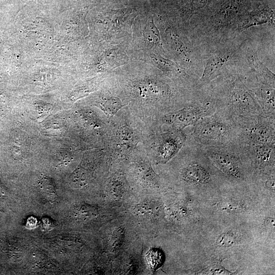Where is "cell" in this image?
Here are the masks:
<instances>
[{"label": "cell", "mask_w": 275, "mask_h": 275, "mask_svg": "<svg viewBox=\"0 0 275 275\" xmlns=\"http://www.w3.org/2000/svg\"><path fill=\"white\" fill-rule=\"evenodd\" d=\"M205 86L216 100V109L233 117L264 115L238 67L228 71Z\"/></svg>", "instance_id": "cell-1"}, {"label": "cell", "mask_w": 275, "mask_h": 275, "mask_svg": "<svg viewBox=\"0 0 275 275\" xmlns=\"http://www.w3.org/2000/svg\"><path fill=\"white\" fill-rule=\"evenodd\" d=\"M236 37L227 41L205 45L203 67L197 88H201L228 71L238 67L241 46L244 40Z\"/></svg>", "instance_id": "cell-2"}, {"label": "cell", "mask_w": 275, "mask_h": 275, "mask_svg": "<svg viewBox=\"0 0 275 275\" xmlns=\"http://www.w3.org/2000/svg\"><path fill=\"white\" fill-rule=\"evenodd\" d=\"M187 139L200 146L226 145L237 141V129L231 115L216 109L190 126Z\"/></svg>", "instance_id": "cell-3"}, {"label": "cell", "mask_w": 275, "mask_h": 275, "mask_svg": "<svg viewBox=\"0 0 275 275\" xmlns=\"http://www.w3.org/2000/svg\"><path fill=\"white\" fill-rule=\"evenodd\" d=\"M217 108L216 100L206 86L196 88L191 99L178 109L165 115L162 121L174 129L182 130L195 125Z\"/></svg>", "instance_id": "cell-4"}, {"label": "cell", "mask_w": 275, "mask_h": 275, "mask_svg": "<svg viewBox=\"0 0 275 275\" xmlns=\"http://www.w3.org/2000/svg\"><path fill=\"white\" fill-rule=\"evenodd\" d=\"M200 146L214 166L223 174L236 180H245V165L251 162L243 145L236 142Z\"/></svg>", "instance_id": "cell-5"}, {"label": "cell", "mask_w": 275, "mask_h": 275, "mask_svg": "<svg viewBox=\"0 0 275 275\" xmlns=\"http://www.w3.org/2000/svg\"><path fill=\"white\" fill-rule=\"evenodd\" d=\"M233 118L239 143L246 146L275 144V117L253 115Z\"/></svg>", "instance_id": "cell-6"}, {"label": "cell", "mask_w": 275, "mask_h": 275, "mask_svg": "<svg viewBox=\"0 0 275 275\" xmlns=\"http://www.w3.org/2000/svg\"><path fill=\"white\" fill-rule=\"evenodd\" d=\"M187 140L182 130L174 129L161 134L158 140L157 156L161 162H167L183 147Z\"/></svg>", "instance_id": "cell-7"}, {"label": "cell", "mask_w": 275, "mask_h": 275, "mask_svg": "<svg viewBox=\"0 0 275 275\" xmlns=\"http://www.w3.org/2000/svg\"><path fill=\"white\" fill-rule=\"evenodd\" d=\"M243 146L256 169L263 173H274L275 144Z\"/></svg>", "instance_id": "cell-8"}, {"label": "cell", "mask_w": 275, "mask_h": 275, "mask_svg": "<svg viewBox=\"0 0 275 275\" xmlns=\"http://www.w3.org/2000/svg\"><path fill=\"white\" fill-rule=\"evenodd\" d=\"M241 53L251 68L256 76L258 84H266L274 87V74L269 70L258 58L256 50L251 44L244 40L241 46Z\"/></svg>", "instance_id": "cell-9"}, {"label": "cell", "mask_w": 275, "mask_h": 275, "mask_svg": "<svg viewBox=\"0 0 275 275\" xmlns=\"http://www.w3.org/2000/svg\"><path fill=\"white\" fill-rule=\"evenodd\" d=\"M250 91L260 105L265 116L275 117V91L274 87L258 84Z\"/></svg>", "instance_id": "cell-10"}, {"label": "cell", "mask_w": 275, "mask_h": 275, "mask_svg": "<svg viewBox=\"0 0 275 275\" xmlns=\"http://www.w3.org/2000/svg\"><path fill=\"white\" fill-rule=\"evenodd\" d=\"M268 23L274 27V15L272 12H261L245 14L237 26L238 34L250 28Z\"/></svg>", "instance_id": "cell-11"}, {"label": "cell", "mask_w": 275, "mask_h": 275, "mask_svg": "<svg viewBox=\"0 0 275 275\" xmlns=\"http://www.w3.org/2000/svg\"><path fill=\"white\" fill-rule=\"evenodd\" d=\"M144 37L146 42L151 46H160V35L152 19L146 22L144 29Z\"/></svg>", "instance_id": "cell-12"}, {"label": "cell", "mask_w": 275, "mask_h": 275, "mask_svg": "<svg viewBox=\"0 0 275 275\" xmlns=\"http://www.w3.org/2000/svg\"><path fill=\"white\" fill-rule=\"evenodd\" d=\"M40 189L42 195L50 201H54L57 194L55 185L49 178L42 177L39 181Z\"/></svg>", "instance_id": "cell-13"}, {"label": "cell", "mask_w": 275, "mask_h": 275, "mask_svg": "<svg viewBox=\"0 0 275 275\" xmlns=\"http://www.w3.org/2000/svg\"><path fill=\"white\" fill-rule=\"evenodd\" d=\"M163 254L158 249L153 248L147 253L146 258L149 267L153 270L158 268L163 261Z\"/></svg>", "instance_id": "cell-14"}, {"label": "cell", "mask_w": 275, "mask_h": 275, "mask_svg": "<svg viewBox=\"0 0 275 275\" xmlns=\"http://www.w3.org/2000/svg\"><path fill=\"white\" fill-rule=\"evenodd\" d=\"M238 236L233 232H228L221 235L216 240V244L221 246L229 247L236 244Z\"/></svg>", "instance_id": "cell-15"}, {"label": "cell", "mask_w": 275, "mask_h": 275, "mask_svg": "<svg viewBox=\"0 0 275 275\" xmlns=\"http://www.w3.org/2000/svg\"><path fill=\"white\" fill-rule=\"evenodd\" d=\"M121 102L117 98H110L107 99L103 103L104 108L109 114H113L120 107Z\"/></svg>", "instance_id": "cell-16"}, {"label": "cell", "mask_w": 275, "mask_h": 275, "mask_svg": "<svg viewBox=\"0 0 275 275\" xmlns=\"http://www.w3.org/2000/svg\"><path fill=\"white\" fill-rule=\"evenodd\" d=\"M74 212L76 216L83 219H85L87 217L88 218L94 214L93 208L89 206L85 205H81L77 207L75 209Z\"/></svg>", "instance_id": "cell-17"}, {"label": "cell", "mask_w": 275, "mask_h": 275, "mask_svg": "<svg viewBox=\"0 0 275 275\" xmlns=\"http://www.w3.org/2000/svg\"><path fill=\"white\" fill-rule=\"evenodd\" d=\"M42 222L43 224L44 228L46 230H50L55 226L54 222L51 221L48 218H44L43 220L42 221Z\"/></svg>", "instance_id": "cell-18"}, {"label": "cell", "mask_w": 275, "mask_h": 275, "mask_svg": "<svg viewBox=\"0 0 275 275\" xmlns=\"http://www.w3.org/2000/svg\"><path fill=\"white\" fill-rule=\"evenodd\" d=\"M37 221L36 219L33 217H31L28 219L26 227L30 228H33L36 227Z\"/></svg>", "instance_id": "cell-19"}, {"label": "cell", "mask_w": 275, "mask_h": 275, "mask_svg": "<svg viewBox=\"0 0 275 275\" xmlns=\"http://www.w3.org/2000/svg\"><path fill=\"white\" fill-rule=\"evenodd\" d=\"M265 224L271 227H274V220L273 219L268 218L266 221Z\"/></svg>", "instance_id": "cell-20"}]
</instances>
